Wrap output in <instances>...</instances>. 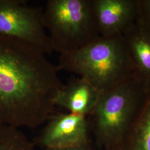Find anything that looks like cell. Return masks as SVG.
I'll return each mask as SVG.
<instances>
[{
	"label": "cell",
	"instance_id": "obj_1",
	"mask_svg": "<svg viewBox=\"0 0 150 150\" xmlns=\"http://www.w3.org/2000/svg\"><path fill=\"white\" fill-rule=\"evenodd\" d=\"M46 56L28 43L0 35V124L35 129L53 114L63 83Z\"/></svg>",
	"mask_w": 150,
	"mask_h": 150
},
{
	"label": "cell",
	"instance_id": "obj_2",
	"mask_svg": "<svg viewBox=\"0 0 150 150\" xmlns=\"http://www.w3.org/2000/svg\"><path fill=\"white\" fill-rule=\"evenodd\" d=\"M56 67L82 77L102 93L136 75L123 36L101 37L59 54Z\"/></svg>",
	"mask_w": 150,
	"mask_h": 150
},
{
	"label": "cell",
	"instance_id": "obj_3",
	"mask_svg": "<svg viewBox=\"0 0 150 150\" xmlns=\"http://www.w3.org/2000/svg\"><path fill=\"white\" fill-rule=\"evenodd\" d=\"M150 100V91L137 75L103 92L90 115L98 141L106 147L117 141Z\"/></svg>",
	"mask_w": 150,
	"mask_h": 150
},
{
	"label": "cell",
	"instance_id": "obj_4",
	"mask_svg": "<svg viewBox=\"0 0 150 150\" xmlns=\"http://www.w3.org/2000/svg\"><path fill=\"white\" fill-rule=\"evenodd\" d=\"M43 21L54 51L59 54L78 50L100 37L93 0H48Z\"/></svg>",
	"mask_w": 150,
	"mask_h": 150
},
{
	"label": "cell",
	"instance_id": "obj_5",
	"mask_svg": "<svg viewBox=\"0 0 150 150\" xmlns=\"http://www.w3.org/2000/svg\"><path fill=\"white\" fill-rule=\"evenodd\" d=\"M43 21V10L24 0H0V35L28 43L44 54L52 47Z\"/></svg>",
	"mask_w": 150,
	"mask_h": 150
},
{
	"label": "cell",
	"instance_id": "obj_6",
	"mask_svg": "<svg viewBox=\"0 0 150 150\" xmlns=\"http://www.w3.org/2000/svg\"><path fill=\"white\" fill-rule=\"evenodd\" d=\"M33 142L42 149H62L83 145L88 141L86 116L71 113L52 114Z\"/></svg>",
	"mask_w": 150,
	"mask_h": 150
},
{
	"label": "cell",
	"instance_id": "obj_7",
	"mask_svg": "<svg viewBox=\"0 0 150 150\" xmlns=\"http://www.w3.org/2000/svg\"><path fill=\"white\" fill-rule=\"evenodd\" d=\"M100 36H122L136 21L139 0H93Z\"/></svg>",
	"mask_w": 150,
	"mask_h": 150
},
{
	"label": "cell",
	"instance_id": "obj_8",
	"mask_svg": "<svg viewBox=\"0 0 150 150\" xmlns=\"http://www.w3.org/2000/svg\"><path fill=\"white\" fill-rule=\"evenodd\" d=\"M102 93L88 81L78 76L63 85L56 97L55 106L87 117L96 107Z\"/></svg>",
	"mask_w": 150,
	"mask_h": 150
},
{
	"label": "cell",
	"instance_id": "obj_9",
	"mask_svg": "<svg viewBox=\"0 0 150 150\" xmlns=\"http://www.w3.org/2000/svg\"><path fill=\"white\" fill-rule=\"evenodd\" d=\"M122 36L136 75L150 91V30L137 18Z\"/></svg>",
	"mask_w": 150,
	"mask_h": 150
},
{
	"label": "cell",
	"instance_id": "obj_10",
	"mask_svg": "<svg viewBox=\"0 0 150 150\" xmlns=\"http://www.w3.org/2000/svg\"><path fill=\"white\" fill-rule=\"evenodd\" d=\"M35 147L20 129L0 124V150H36Z\"/></svg>",
	"mask_w": 150,
	"mask_h": 150
},
{
	"label": "cell",
	"instance_id": "obj_11",
	"mask_svg": "<svg viewBox=\"0 0 150 150\" xmlns=\"http://www.w3.org/2000/svg\"><path fill=\"white\" fill-rule=\"evenodd\" d=\"M134 125L135 150H150V100Z\"/></svg>",
	"mask_w": 150,
	"mask_h": 150
},
{
	"label": "cell",
	"instance_id": "obj_12",
	"mask_svg": "<svg viewBox=\"0 0 150 150\" xmlns=\"http://www.w3.org/2000/svg\"><path fill=\"white\" fill-rule=\"evenodd\" d=\"M137 19L150 30V0H139Z\"/></svg>",
	"mask_w": 150,
	"mask_h": 150
},
{
	"label": "cell",
	"instance_id": "obj_13",
	"mask_svg": "<svg viewBox=\"0 0 150 150\" xmlns=\"http://www.w3.org/2000/svg\"><path fill=\"white\" fill-rule=\"evenodd\" d=\"M41 150H93L89 142H87L83 145H79L74 147H67V148H62V149H45Z\"/></svg>",
	"mask_w": 150,
	"mask_h": 150
}]
</instances>
